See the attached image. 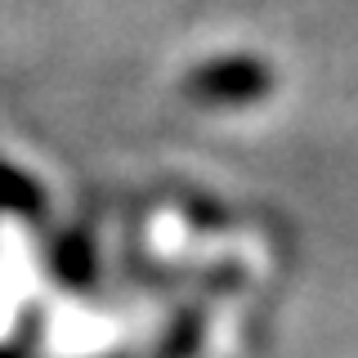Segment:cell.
<instances>
[{
    "mask_svg": "<svg viewBox=\"0 0 358 358\" xmlns=\"http://www.w3.org/2000/svg\"><path fill=\"white\" fill-rule=\"evenodd\" d=\"M268 90V67L251 59H229V63H206L188 76V94L201 103H246Z\"/></svg>",
    "mask_w": 358,
    "mask_h": 358,
    "instance_id": "1",
    "label": "cell"
}]
</instances>
